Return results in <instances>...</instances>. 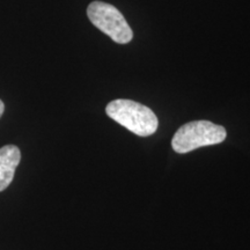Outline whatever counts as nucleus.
I'll return each mask as SVG.
<instances>
[{
    "label": "nucleus",
    "instance_id": "1",
    "mask_svg": "<svg viewBox=\"0 0 250 250\" xmlns=\"http://www.w3.org/2000/svg\"><path fill=\"white\" fill-rule=\"evenodd\" d=\"M111 120L140 137H148L158 129V117L146 105L131 100H114L105 108Z\"/></svg>",
    "mask_w": 250,
    "mask_h": 250
},
{
    "label": "nucleus",
    "instance_id": "3",
    "mask_svg": "<svg viewBox=\"0 0 250 250\" xmlns=\"http://www.w3.org/2000/svg\"><path fill=\"white\" fill-rule=\"evenodd\" d=\"M87 15L94 26L118 44H126L133 39L132 29L115 6L103 1H93L87 8Z\"/></svg>",
    "mask_w": 250,
    "mask_h": 250
},
{
    "label": "nucleus",
    "instance_id": "4",
    "mask_svg": "<svg viewBox=\"0 0 250 250\" xmlns=\"http://www.w3.org/2000/svg\"><path fill=\"white\" fill-rule=\"evenodd\" d=\"M20 161L21 152L15 145H6L0 148V192L12 183Z\"/></svg>",
    "mask_w": 250,
    "mask_h": 250
},
{
    "label": "nucleus",
    "instance_id": "2",
    "mask_svg": "<svg viewBox=\"0 0 250 250\" xmlns=\"http://www.w3.org/2000/svg\"><path fill=\"white\" fill-rule=\"evenodd\" d=\"M227 137L224 126L208 121H195L182 125L171 140V146L176 153L184 154L204 146L217 145Z\"/></svg>",
    "mask_w": 250,
    "mask_h": 250
},
{
    "label": "nucleus",
    "instance_id": "5",
    "mask_svg": "<svg viewBox=\"0 0 250 250\" xmlns=\"http://www.w3.org/2000/svg\"><path fill=\"white\" fill-rule=\"evenodd\" d=\"M4 111H5V104H4V102H2L1 100H0V117L2 116Z\"/></svg>",
    "mask_w": 250,
    "mask_h": 250
}]
</instances>
